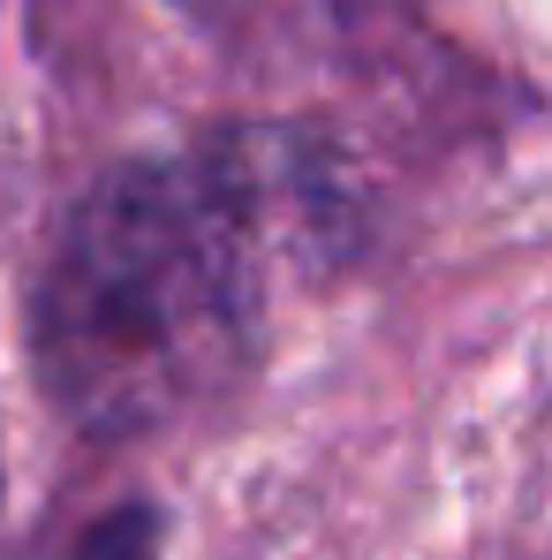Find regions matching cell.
Masks as SVG:
<instances>
[{"label": "cell", "instance_id": "1", "mask_svg": "<svg viewBox=\"0 0 552 560\" xmlns=\"http://www.w3.org/2000/svg\"><path fill=\"white\" fill-rule=\"evenodd\" d=\"M266 318V197L243 152L98 175L31 288L46 401L92 440H144L235 386Z\"/></svg>", "mask_w": 552, "mask_h": 560}, {"label": "cell", "instance_id": "2", "mask_svg": "<svg viewBox=\"0 0 552 560\" xmlns=\"http://www.w3.org/2000/svg\"><path fill=\"white\" fill-rule=\"evenodd\" d=\"M77 560H160V515L152 508H114L92 538H84Z\"/></svg>", "mask_w": 552, "mask_h": 560}]
</instances>
